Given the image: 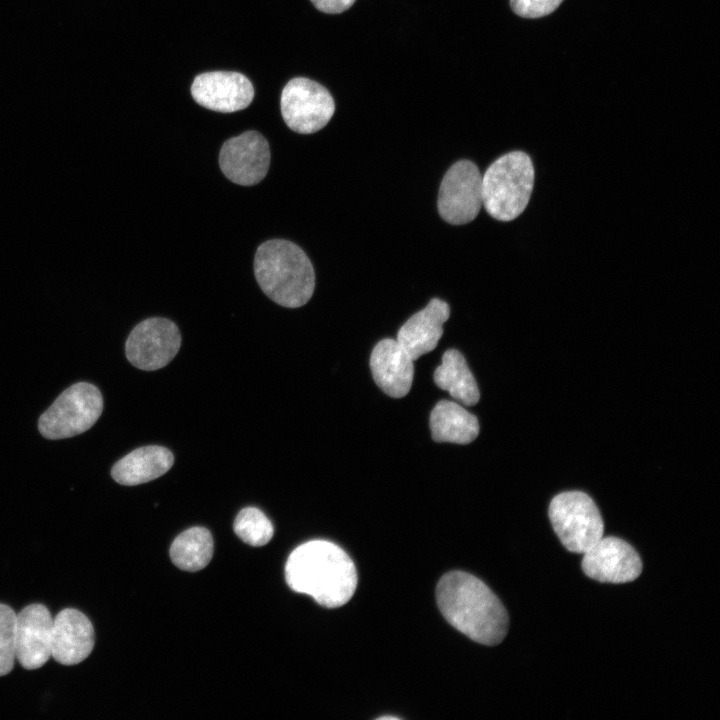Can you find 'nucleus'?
Here are the masks:
<instances>
[{
    "label": "nucleus",
    "instance_id": "nucleus-25",
    "mask_svg": "<svg viewBox=\"0 0 720 720\" xmlns=\"http://www.w3.org/2000/svg\"><path fill=\"white\" fill-rule=\"evenodd\" d=\"M380 719H397V718L393 717V716H382V717H380Z\"/></svg>",
    "mask_w": 720,
    "mask_h": 720
},
{
    "label": "nucleus",
    "instance_id": "nucleus-14",
    "mask_svg": "<svg viewBox=\"0 0 720 720\" xmlns=\"http://www.w3.org/2000/svg\"><path fill=\"white\" fill-rule=\"evenodd\" d=\"M95 644L91 621L81 611L64 608L54 618L51 633V657L62 665L85 660Z\"/></svg>",
    "mask_w": 720,
    "mask_h": 720
},
{
    "label": "nucleus",
    "instance_id": "nucleus-11",
    "mask_svg": "<svg viewBox=\"0 0 720 720\" xmlns=\"http://www.w3.org/2000/svg\"><path fill=\"white\" fill-rule=\"evenodd\" d=\"M583 554L582 570L596 581L625 583L635 580L642 572L636 550L617 537H602Z\"/></svg>",
    "mask_w": 720,
    "mask_h": 720
},
{
    "label": "nucleus",
    "instance_id": "nucleus-7",
    "mask_svg": "<svg viewBox=\"0 0 720 720\" xmlns=\"http://www.w3.org/2000/svg\"><path fill=\"white\" fill-rule=\"evenodd\" d=\"M280 106L286 125L301 134H311L322 129L335 111V103L329 91L304 77L293 78L285 85Z\"/></svg>",
    "mask_w": 720,
    "mask_h": 720
},
{
    "label": "nucleus",
    "instance_id": "nucleus-9",
    "mask_svg": "<svg viewBox=\"0 0 720 720\" xmlns=\"http://www.w3.org/2000/svg\"><path fill=\"white\" fill-rule=\"evenodd\" d=\"M181 334L166 318H148L130 332L125 352L129 362L141 370L153 371L166 366L178 353Z\"/></svg>",
    "mask_w": 720,
    "mask_h": 720
},
{
    "label": "nucleus",
    "instance_id": "nucleus-12",
    "mask_svg": "<svg viewBox=\"0 0 720 720\" xmlns=\"http://www.w3.org/2000/svg\"><path fill=\"white\" fill-rule=\"evenodd\" d=\"M191 94L202 107L216 112L231 113L250 105L254 97V87L241 73L212 71L194 78Z\"/></svg>",
    "mask_w": 720,
    "mask_h": 720
},
{
    "label": "nucleus",
    "instance_id": "nucleus-18",
    "mask_svg": "<svg viewBox=\"0 0 720 720\" xmlns=\"http://www.w3.org/2000/svg\"><path fill=\"white\" fill-rule=\"evenodd\" d=\"M430 430L436 442L469 444L479 434V422L459 403L441 400L431 411Z\"/></svg>",
    "mask_w": 720,
    "mask_h": 720
},
{
    "label": "nucleus",
    "instance_id": "nucleus-19",
    "mask_svg": "<svg viewBox=\"0 0 720 720\" xmlns=\"http://www.w3.org/2000/svg\"><path fill=\"white\" fill-rule=\"evenodd\" d=\"M433 379L439 388L449 392L463 405L473 406L479 401L477 382L464 356L456 349H449L443 354L442 363L436 368Z\"/></svg>",
    "mask_w": 720,
    "mask_h": 720
},
{
    "label": "nucleus",
    "instance_id": "nucleus-24",
    "mask_svg": "<svg viewBox=\"0 0 720 720\" xmlns=\"http://www.w3.org/2000/svg\"><path fill=\"white\" fill-rule=\"evenodd\" d=\"M321 12L338 14L349 9L356 0H310Z\"/></svg>",
    "mask_w": 720,
    "mask_h": 720
},
{
    "label": "nucleus",
    "instance_id": "nucleus-10",
    "mask_svg": "<svg viewBox=\"0 0 720 720\" xmlns=\"http://www.w3.org/2000/svg\"><path fill=\"white\" fill-rule=\"evenodd\" d=\"M270 158L267 140L259 132L251 130L224 142L219 153V165L232 182L251 186L264 179Z\"/></svg>",
    "mask_w": 720,
    "mask_h": 720
},
{
    "label": "nucleus",
    "instance_id": "nucleus-15",
    "mask_svg": "<svg viewBox=\"0 0 720 720\" xmlns=\"http://www.w3.org/2000/svg\"><path fill=\"white\" fill-rule=\"evenodd\" d=\"M373 379L378 387L393 398H401L410 391L413 360L395 339L379 341L370 356Z\"/></svg>",
    "mask_w": 720,
    "mask_h": 720
},
{
    "label": "nucleus",
    "instance_id": "nucleus-8",
    "mask_svg": "<svg viewBox=\"0 0 720 720\" xmlns=\"http://www.w3.org/2000/svg\"><path fill=\"white\" fill-rule=\"evenodd\" d=\"M438 212L453 225L471 222L482 204V175L469 160L454 163L445 173L439 188Z\"/></svg>",
    "mask_w": 720,
    "mask_h": 720
},
{
    "label": "nucleus",
    "instance_id": "nucleus-4",
    "mask_svg": "<svg viewBox=\"0 0 720 720\" xmlns=\"http://www.w3.org/2000/svg\"><path fill=\"white\" fill-rule=\"evenodd\" d=\"M534 166L522 151L496 159L482 175V204L499 221H511L525 210L534 186Z\"/></svg>",
    "mask_w": 720,
    "mask_h": 720
},
{
    "label": "nucleus",
    "instance_id": "nucleus-6",
    "mask_svg": "<svg viewBox=\"0 0 720 720\" xmlns=\"http://www.w3.org/2000/svg\"><path fill=\"white\" fill-rule=\"evenodd\" d=\"M103 410L99 389L87 382L76 383L64 390L40 416L38 428L47 439L73 437L95 424Z\"/></svg>",
    "mask_w": 720,
    "mask_h": 720
},
{
    "label": "nucleus",
    "instance_id": "nucleus-23",
    "mask_svg": "<svg viewBox=\"0 0 720 720\" xmlns=\"http://www.w3.org/2000/svg\"><path fill=\"white\" fill-rule=\"evenodd\" d=\"M563 0H510L514 13L524 18H539L555 11Z\"/></svg>",
    "mask_w": 720,
    "mask_h": 720
},
{
    "label": "nucleus",
    "instance_id": "nucleus-21",
    "mask_svg": "<svg viewBox=\"0 0 720 720\" xmlns=\"http://www.w3.org/2000/svg\"><path fill=\"white\" fill-rule=\"evenodd\" d=\"M233 528L243 542L255 547L266 545L274 534L271 521L256 507L243 508L237 514Z\"/></svg>",
    "mask_w": 720,
    "mask_h": 720
},
{
    "label": "nucleus",
    "instance_id": "nucleus-22",
    "mask_svg": "<svg viewBox=\"0 0 720 720\" xmlns=\"http://www.w3.org/2000/svg\"><path fill=\"white\" fill-rule=\"evenodd\" d=\"M16 613L0 603V676L11 672L15 662Z\"/></svg>",
    "mask_w": 720,
    "mask_h": 720
},
{
    "label": "nucleus",
    "instance_id": "nucleus-13",
    "mask_svg": "<svg viewBox=\"0 0 720 720\" xmlns=\"http://www.w3.org/2000/svg\"><path fill=\"white\" fill-rule=\"evenodd\" d=\"M52 625L50 611L40 603L16 614L15 657L23 668L38 669L50 659Z\"/></svg>",
    "mask_w": 720,
    "mask_h": 720
},
{
    "label": "nucleus",
    "instance_id": "nucleus-2",
    "mask_svg": "<svg viewBox=\"0 0 720 720\" xmlns=\"http://www.w3.org/2000/svg\"><path fill=\"white\" fill-rule=\"evenodd\" d=\"M285 579L293 591L311 596L324 607L336 608L353 596L357 571L352 559L338 545L312 540L289 555Z\"/></svg>",
    "mask_w": 720,
    "mask_h": 720
},
{
    "label": "nucleus",
    "instance_id": "nucleus-3",
    "mask_svg": "<svg viewBox=\"0 0 720 720\" xmlns=\"http://www.w3.org/2000/svg\"><path fill=\"white\" fill-rule=\"evenodd\" d=\"M254 272L262 291L281 306H303L314 292L312 263L291 241L272 239L262 243L255 254Z\"/></svg>",
    "mask_w": 720,
    "mask_h": 720
},
{
    "label": "nucleus",
    "instance_id": "nucleus-17",
    "mask_svg": "<svg viewBox=\"0 0 720 720\" xmlns=\"http://www.w3.org/2000/svg\"><path fill=\"white\" fill-rule=\"evenodd\" d=\"M173 462L174 456L169 449L157 445L144 446L116 462L111 475L121 485H139L168 472Z\"/></svg>",
    "mask_w": 720,
    "mask_h": 720
},
{
    "label": "nucleus",
    "instance_id": "nucleus-16",
    "mask_svg": "<svg viewBox=\"0 0 720 720\" xmlns=\"http://www.w3.org/2000/svg\"><path fill=\"white\" fill-rule=\"evenodd\" d=\"M449 316L447 302L433 298L400 327L396 340L413 361L417 360L437 346Z\"/></svg>",
    "mask_w": 720,
    "mask_h": 720
},
{
    "label": "nucleus",
    "instance_id": "nucleus-20",
    "mask_svg": "<svg viewBox=\"0 0 720 720\" xmlns=\"http://www.w3.org/2000/svg\"><path fill=\"white\" fill-rule=\"evenodd\" d=\"M213 550L211 533L206 528L193 527L175 538L170 547V557L181 570L195 572L209 564Z\"/></svg>",
    "mask_w": 720,
    "mask_h": 720
},
{
    "label": "nucleus",
    "instance_id": "nucleus-5",
    "mask_svg": "<svg viewBox=\"0 0 720 720\" xmlns=\"http://www.w3.org/2000/svg\"><path fill=\"white\" fill-rule=\"evenodd\" d=\"M548 513L555 533L570 552L583 554L603 537L600 512L584 492L568 491L556 495Z\"/></svg>",
    "mask_w": 720,
    "mask_h": 720
},
{
    "label": "nucleus",
    "instance_id": "nucleus-1",
    "mask_svg": "<svg viewBox=\"0 0 720 720\" xmlns=\"http://www.w3.org/2000/svg\"><path fill=\"white\" fill-rule=\"evenodd\" d=\"M436 600L444 618L475 642L497 645L507 634L506 609L486 584L469 573L451 571L442 576Z\"/></svg>",
    "mask_w": 720,
    "mask_h": 720
}]
</instances>
